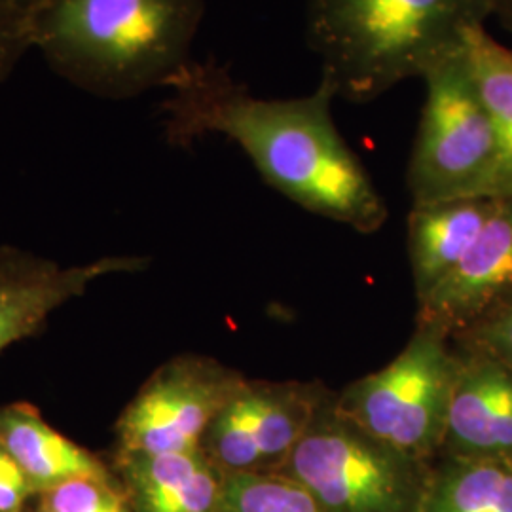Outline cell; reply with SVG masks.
<instances>
[{
  "label": "cell",
  "mask_w": 512,
  "mask_h": 512,
  "mask_svg": "<svg viewBox=\"0 0 512 512\" xmlns=\"http://www.w3.org/2000/svg\"><path fill=\"white\" fill-rule=\"evenodd\" d=\"M458 365L444 336L418 327L389 365L349 384L332 406L372 439L431 465L440 456Z\"/></svg>",
  "instance_id": "5b68a950"
},
{
  "label": "cell",
  "mask_w": 512,
  "mask_h": 512,
  "mask_svg": "<svg viewBox=\"0 0 512 512\" xmlns=\"http://www.w3.org/2000/svg\"><path fill=\"white\" fill-rule=\"evenodd\" d=\"M37 512H54V511H50V509H48V507H44V505H40V509H38Z\"/></svg>",
  "instance_id": "cb8c5ba5"
},
{
  "label": "cell",
  "mask_w": 512,
  "mask_h": 512,
  "mask_svg": "<svg viewBox=\"0 0 512 512\" xmlns=\"http://www.w3.org/2000/svg\"><path fill=\"white\" fill-rule=\"evenodd\" d=\"M329 399L319 384L245 380L209 425L202 452L222 475L277 473Z\"/></svg>",
  "instance_id": "ba28073f"
},
{
  "label": "cell",
  "mask_w": 512,
  "mask_h": 512,
  "mask_svg": "<svg viewBox=\"0 0 512 512\" xmlns=\"http://www.w3.org/2000/svg\"><path fill=\"white\" fill-rule=\"evenodd\" d=\"M492 16L512 35V0H492Z\"/></svg>",
  "instance_id": "7402d4cb"
},
{
  "label": "cell",
  "mask_w": 512,
  "mask_h": 512,
  "mask_svg": "<svg viewBox=\"0 0 512 512\" xmlns=\"http://www.w3.org/2000/svg\"><path fill=\"white\" fill-rule=\"evenodd\" d=\"M421 80L425 101L408 165L412 205L490 196L497 156L494 126L463 44Z\"/></svg>",
  "instance_id": "277c9868"
},
{
  "label": "cell",
  "mask_w": 512,
  "mask_h": 512,
  "mask_svg": "<svg viewBox=\"0 0 512 512\" xmlns=\"http://www.w3.org/2000/svg\"><path fill=\"white\" fill-rule=\"evenodd\" d=\"M226 512H329L313 495L279 473L226 476Z\"/></svg>",
  "instance_id": "e0dca14e"
},
{
  "label": "cell",
  "mask_w": 512,
  "mask_h": 512,
  "mask_svg": "<svg viewBox=\"0 0 512 512\" xmlns=\"http://www.w3.org/2000/svg\"><path fill=\"white\" fill-rule=\"evenodd\" d=\"M33 6L18 0H0V84L14 73L19 59L33 48Z\"/></svg>",
  "instance_id": "d6986e66"
},
{
  "label": "cell",
  "mask_w": 512,
  "mask_h": 512,
  "mask_svg": "<svg viewBox=\"0 0 512 512\" xmlns=\"http://www.w3.org/2000/svg\"><path fill=\"white\" fill-rule=\"evenodd\" d=\"M0 442L37 492H48L76 478H110L97 456L57 433L29 404L0 408Z\"/></svg>",
  "instance_id": "5bb4252c"
},
{
  "label": "cell",
  "mask_w": 512,
  "mask_h": 512,
  "mask_svg": "<svg viewBox=\"0 0 512 512\" xmlns=\"http://www.w3.org/2000/svg\"><path fill=\"white\" fill-rule=\"evenodd\" d=\"M167 88L165 128L173 143L224 135L268 183L306 211L363 234L384 226V198L334 124L336 95L327 82L310 95L264 99L222 67L190 61Z\"/></svg>",
  "instance_id": "6da1fadb"
},
{
  "label": "cell",
  "mask_w": 512,
  "mask_h": 512,
  "mask_svg": "<svg viewBox=\"0 0 512 512\" xmlns=\"http://www.w3.org/2000/svg\"><path fill=\"white\" fill-rule=\"evenodd\" d=\"M42 505L54 512H133L122 484L110 478H76L44 492Z\"/></svg>",
  "instance_id": "ac0fdd59"
},
{
  "label": "cell",
  "mask_w": 512,
  "mask_h": 512,
  "mask_svg": "<svg viewBox=\"0 0 512 512\" xmlns=\"http://www.w3.org/2000/svg\"><path fill=\"white\" fill-rule=\"evenodd\" d=\"M143 258L109 256L80 266H59L10 247L0 249V351L35 334L63 304L86 293L93 281L135 272Z\"/></svg>",
  "instance_id": "30bf717a"
},
{
  "label": "cell",
  "mask_w": 512,
  "mask_h": 512,
  "mask_svg": "<svg viewBox=\"0 0 512 512\" xmlns=\"http://www.w3.org/2000/svg\"><path fill=\"white\" fill-rule=\"evenodd\" d=\"M35 492L29 476L0 442V512H23L27 499Z\"/></svg>",
  "instance_id": "44dd1931"
},
{
  "label": "cell",
  "mask_w": 512,
  "mask_h": 512,
  "mask_svg": "<svg viewBox=\"0 0 512 512\" xmlns=\"http://www.w3.org/2000/svg\"><path fill=\"white\" fill-rule=\"evenodd\" d=\"M118 471L133 512H226V475L202 450L118 452Z\"/></svg>",
  "instance_id": "7c38bea8"
},
{
  "label": "cell",
  "mask_w": 512,
  "mask_h": 512,
  "mask_svg": "<svg viewBox=\"0 0 512 512\" xmlns=\"http://www.w3.org/2000/svg\"><path fill=\"white\" fill-rule=\"evenodd\" d=\"M497 203L499 198L478 196L412 205L408 249L418 302L454 272L494 215Z\"/></svg>",
  "instance_id": "4fadbf2b"
},
{
  "label": "cell",
  "mask_w": 512,
  "mask_h": 512,
  "mask_svg": "<svg viewBox=\"0 0 512 512\" xmlns=\"http://www.w3.org/2000/svg\"><path fill=\"white\" fill-rule=\"evenodd\" d=\"M478 353L492 357L512 372V300L473 327Z\"/></svg>",
  "instance_id": "ffe728a7"
},
{
  "label": "cell",
  "mask_w": 512,
  "mask_h": 512,
  "mask_svg": "<svg viewBox=\"0 0 512 512\" xmlns=\"http://www.w3.org/2000/svg\"><path fill=\"white\" fill-rule=\"evenodd\" d=\"M245 376L209 357L183 355L160 366L122 412L120 452L183 454L202 440Z\"/></svg>",
  "instance_id": "52a82bcc"
},
{
  "label": "cell",
  "mask_w": 512,
  "mask_h": 512,
  "mask_svg": "<svg viewBox=\"0 0 512 512\" xmlns=\"http://www.w3.org/2000/svg\"><path fill=\"white\" fill-rule=\"evenodd\" d=\"M202 18L203 0H44L31 37L76 88L128 99L183 73Z\"/></svg>",
  "instance_id": "7a4b0ae2"
},
{
  "label": "cell",
  "mask_w": 512,
  "mask_h": 512,
  "mask_svg": "<svg viewBox=\"0 0 512 512\" xmlns=\"http://www.w3.org/2000/svg\"><path fill=\"white\" fill-rule=\"evenodd\" d=\"M463 50L494 126L497 156L490 196L512 198V50L497 42L484 25L465 31Z\"/></svg>",
  "instance_id": "9a60e30c"
},
{
  "label": "cell",
  "mask_w": 512,
  "mask_h": 512,
  "mask_svg": "<svg viewBox=\"0 0 512 512\" xmlns=\"http://www.w3.org/2000/svg\"><path fill=\"white\" fill-rule=\"evenodd\" d=\"M429 467L349 423L330 397L277 473L329 512H418Z\"/></svg>",
  "instance_id": "8992f818"
},
{
  "label": "cell",
  "mask_w": 512,
  "mask_h": 512,
  "mask_svg": "<svg viewBox=\"0 0 512 512\" xmlns=\"http://www.w3.org/2000/svg\"><path fill=\"white\" fill-rule=\"evenodd\" d=\"M492 16V0H308L311 50L336 97L370 103L423 78Z\"/></svg>",
  "instance_id": "3957f363"
},
{
  "label": "cell",
  "mask_w": 512,
  "mask_h": 512,
  "mask_svg": "<svg viewBox=\"0 0 512 512\" xmlns=\"http://www.w3.org/2000/svg\"><path fill=\"white\" fill-rule=\"evenodd\" d=\"M18 2H23V4H27V6H37V4L44 2V0H18Z\"/></svg>",
  "instance_id": "603a6c76"
},
{
  "label": "cell",
  "mask_w": 512,
  "mask_h": 512,
  "mask_svg": "<svg viewBox=\"0 0 512 512\" xmlns=\"http://www.w3.org/2000/svg\"><path fill=\"white\" fill-rule=\"evenodd\" d=\"M440 456L512 459V372L484 353L459 359Z\"/></svg>",
  "instance_id": "8fae6325"
},
{
  "label": "cell",
  "mask_w": 512,
  "mask_h": 512,
  "mask_svg": "<svg viewBox=\"0 0 512 512\" xmlns=\"http://www.w3.org/2000/svg\"><path fill=\"white\" fill-rule=\"evenodd\" d=\"M512 300V198H499L484 230L439 287L423 298L418 327L448 338Z\"/></svg>",
  "instance_id": "9c48e42d"
},
{
  "label": "cell",
  "mask_w": 512,
  "mask_h": 512,
  "mask_svg": "<svg viewBox=\"0 0 512 512\" xmlns=\"http://www.w3.org/2000/svg\"><path fill=\"white\" fill-rule=\"evenodd\" d=\"M440 458L418 512H512V459Z\"/></svg>",
  "instance_id": "2e32d148"
}]
</instances>
